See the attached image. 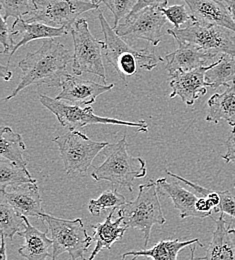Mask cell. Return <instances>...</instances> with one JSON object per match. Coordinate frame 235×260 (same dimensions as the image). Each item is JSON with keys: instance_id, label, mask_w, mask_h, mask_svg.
<instances>
[{"instance_id": "cell-1", "label": "cell", "mask_w": 235, "mask_h": 260, "mask_svg": "<svg viewBox=\"0 0 235 260\" xmlns=\"http://www.w3.org/2000/svg\"><path fill=\"white\" fill-rule=\"evenodd\" d=\"M72 58L62 43L56 42L54 39L44 40L38 50L28 53L18 63L22 70L21 80L13 92L4 100L8 101L15 98L21 90L33 84L61 87Z\"/></svg>"}, {"instance_id": "cell-2", "label": "cell", "mask_w": 235, "mask_h": 260, "mask_svg": "<svg viewBox=\"0 0 235 260\" xmlns=\"http://www.w3.org/2000/svg\"><path fill=\"white\" fill-rule=\"evenodd\" d=\"M98 19L104 36V56L123 81H125V77L136 74L138 69L152 70L157 66L159 60H163L152 51L135 48L125 42L109 25L101 12L98 14Z\"/></svg>"}, {"instance_id": "cell-3", "label": "cell", "mask_w": 235, "mask_h": 260, "mask_svg": "<svg viewBox=\"0 0 235 260\" xmlns=\"http://www.w3.org/2000/svg\"><path fill=\"white\" fill-rule=\"evenodd\" d=\"M126 137L116 143L109 144L104 148L105 161L95 168L91 177L96 181H109L112 184L133 190L136 179L146 176V162L140 157L131 156L128 153Z\"/></svg>"}, {"instance_id": "cell-4", "label": "cell", "mask_w": 235, "mask_h": 260, "mask_svg": "<svg viewBox=\"0 0 235 260\" xmlns=\"http://www.w3.org/2000/svg\"><path fill=\"white\" fill-rule=\"evenodd\" d=\"M158 193L156 181L141 184L135 200L126 202L118 210V216L122 218L125 228H135L143 233L145 247L153 225H163L166 222Z\"/></svg>"}, {"instance_id": "cell-5", "label": "cell", "mask_w": 235, "mask_h": 260, "mask_svg": "<svg viewBox=\"0 0 235 260\" xmlns=\"http://www.w3.org/2000/svg\"><path fill=\"white\" fill-rule=\"evenodd\" d=\"M40 219L50 231L53 241L52 260L68 252L74 260H85L84 254L91 245L92 237L87 234L81 218L62 219L43 213Z\"/></svg>"}, {"instance_id": "cell-6", "label": "cell", "mask_w": 235, "mask_h": 260, "mask_svg": "<svg viewBox=\"0 0 235 260\" xmlns=\"http://www.w3.org/2000/svg\"><path fill=\"white\" fill-rule=\"evenodd\" d=\"M175 41L196 46L215 54H229L235 56V32L222 26L204 24L192 17L183 28L168 29Z\"/></svg>"}, {"instance_id": "cell-7", "label": "cell", "mask_w": 235, "mask_h": 260, "mask_svg": "<svg viewBox=\"0 0 235 260\" xmlns=\"http://www.w3.org/2000/svg\"><path fill=\"white\" fill-rule=\"evenodd\" d=\"M74 52L72 55V72L79 76L83 73L94 74L106 80L103 63L104 41L95 38L89 30L84 18L77 19L71 28Z\"/></svg>"}, {"instance_id": "cell-8", "label": "cell", "mask_w": 235, "mask_h": 260, "mask_svg": "<svg viewBox=\"0 0 235 260\" xmlns=\"http://www.w3.org/2000/svg\"><path fill=\"white\" fill-rule=\"evenodd\" d=\"M39 101L45 108L56 116L62 126L68 127L69 130H77V128H82L89 124H112L135 127L137 132L148 131V125L144 120L131 122L116 118L103 117L94 114L93 109L90 106L68 104L65 101L57 100L56 98L46 95H40Z\"/></svg>"}, {"instance_id": "cell-9", "label": "cell", "mask_w": 235, "mask_h": 260, "mask_svg": "<svg viewBox=\"0 0 235 260\" xmlns=\"http://www.w3.org/2000/svg\"><path fill=\"white\" fill-rule=\"evenodd\" d=\"M53 141L58 146L68 175L86 172L94 158L109 145L108 142L94 141L78 130H69L65 134L56 136Z\"/></svg>"}, {"instance_id": "cell-10", "label": "cell", "mask_w": 235, "mask_h": 260, "mask_svg": "<svg viewBox=\"0 0 235 260\" xmlns=\"http://www.w3.org/2000/svg\"><path fill=\"white\" fill-rule=\"evenodd\" d=\"M99 4L79 0H36V9L27 22H41L52 27H64L69 32L78 16L98 9Z\"/></svg>"}, {"instance_id": "cell-11", "label": "cell", "mask_w": 235, "mask_h": 260, "mask_svg": "<svg viewBox=\"0 0 235 260\" xmlns=\"http://www.w3.org/2000/svg\"><path fill=\"white\" fill-rule=\"evenodd\" d=\"M167 22L159 8L148 7L128 16L115 29L121 38L143 39L156 46L162 39V28Z\"/></svg>"}, {"instance_id": "cell-12", "label": "cell", "mask_w": 235, "mask_h": 260, "mask_svg": "<svg viewBox=\"0 0 235 260\" xmlns=\"http://www.w3.org/2000/svg\"><path fill=\"white\" fill-rule=\"evenodd\" d=\"M211 65L199 67L194 70L184 72L176 71L170 75L169 84L171 87L170 98L179 96L181 100L189 106H192L198 98L207 93L209 87L205 75Z\"/></svg>"}, {"instance_id": "cell-13", "label": "cell", "mask_w": 235, "mask_h": 260, "mask_svg": "<svg viewBox=\"0 0 235 260\" xmlns=\"http://www.w3.org/2000/svg\"><path fill=\"white\" fill-rule=\"evenodd\" d=\"M114 84H99L91 80H85L76 75L68 74L61 84V92L56 96L57 100L71 102L75 105L89 106L93 104L101 94L108 92Z\"/></svg>"}, {"instance_id": "cell-14", "label": "cell", "mask_w": 235, "mask_h": 260, "mask_svg": "<svg viewBox=\"0 0 235 260\" xmlns=\"http://www.w3.org/2000/svg\"><path fill=\"white\" fill-rule=\"evenodd\" d=\"M175 51L166 54L163 61L166 62V69L170 75L176 71L188 72L199 67L209 66L218 54L205 51L196 46L180 43Z\"/></svg>"}, {"instance_id": "cell-15", "label": "cell", "mask_w": 235, "mask_h": 260, "mask_svg": "<svg viewBox=\"0 0 235 260\" xmlns=\"http://www.w3.org/2000/svg\"><path fill=\"white\" fill-rule=\"evenodd\" d=\"M191 11V17L204 24L225 27L235 32V21L222 0H183Z\"/></svg>"}, {"instance_id": "cell-16", "label": "cell", "mask_w": 235, "mask_h": 260, "mask_svg": "<svg viewBox=\"0 0 235 260\" xmlns=\"http://www.w3.org/2000/svg\"><path fill=\"white\" fill-rule=\"evenodd\" d=\"M9 190H1L0 194L22 216L36 217L44 213L42 200L36 183H25L17 186L7 187Z\"/></svg>"}, {"instance_id": "cell-17", "label": "cell", "mask_w": 235, "mask_h": 260, "mask_svg": "<svg viewBox=\"0 0 235 260\" xmlns=\"http://www.w3.org/2000/svg\"><path fill=\"white\" fill-rule=\"evenodd\" d=\"M196 260H235V228L220 213L208 244L206 254Z\"/></svg>"}, {"instance_id": "cell-18", "label": "cell", "mask_w": 235, "mask_h": 260, "mask_svg": "<svg viewBox=\"0 0 235 260\" xmlns=\"http://www.w3.org/2000/svg\"><path fill=\"white\" fill-rule=\"evenodd\" d=\"M156 185L160 194L171 198L174 207L180 213L181 219L189 217L205 218V216L196 209V203L199 197L181 186L178 180L168 181L166 178H159L156 180Z\"/></svg>"}, {"instance_id": "cell-19", "label": "cell", "mask_w": 235, "mask_h": 260, "mask_svg": "<svg viewBox=\"0 0 235 260\" xmlns=\"http://www.w3.org/2000/svg\"><path fill=\"white\" fill-rule=\"evenodd\" d=\"M26 228L17 235L24 238L18 253L27 260H52L53 241L47 237V231L42 232L32 226L25 217Z\"/></svg>"}, {"instance_id": "cell-20", "label": "cell", "mask_w": 235, "mask_h": 260, "mask_svg": "<svg viewBox=\"0 0 235 260\" xmlns=\"http://www.w3.org/2000/svg\"><path fill=\"white\" fill-rule=\"evenodd\" d=\"M11 29L14 35H21V39L15 45L12 53L8 56L9 61L18 48L26 45L30 41L37 39H52L54 37H61L63 35H68L69 33L64 27H52L41 22H27L22 17L15 19Z\"/></svg>"}, {"instance_id": "cell-21", "label": "cell", "mask_w": 235, "mask_h": 260, "mask_svg": "<svg viewBox=\"0 0 235 260\" xmlns=\"http://www.w3.org/2000/svg\"><path fill=\"white\" fill-rule=\"evenodd\" d=\"M116 209H112L106 219L102 223L92 225L91 228L94 231L95 247L92 250L88 260H93L102 249H110L111 246L122 239L127 228L122 224V218L118 216L114 221L112 220L113 214Z\"/></svg>"}, {"instance_id": "cell-22", "label": "cell", "mask_w": 235, "mask_h": 260, "mask_svg": "<svg viewBox=\"0 0 235 260\" xmlns=\"http://www.w3.org/2000/svg\"><path fill=\"white\" fill-rule=\"evenodd\" d=\"M209 107L206 121L218 124L225 120L230 125L235 123V84L222 93H215L207 101Z\"/></svg>"}, {"instance_id": "cell-23", "label": "cell", "mask_w": 235, "mask_h": 260, "mask_svg": "<svg viewBox=\"0 0 235 260\" xmlns=\"http://www.w3.org/2000/svg\"><path fill=\"white\" fill-rule=\"evenodd\" d=\"M199 244L203 247V244L200 243L198 238L186 240V241H180L178 238L176 239H169V240H161L158 243H156L152 248L150 249H143L138 251H128L125 252L121 259L124 260L127 256L132 255L133 257L138 256H146L150 257L152 260H177V256L179 252L185 248L186 246L193 245V244Z\"/></svg>"}, {"instance_id": "cell-24", "label": "cell", "mask_w": 235, "mask_h": 260, "mask_svg": "<svg viewBox=\"0 0 235 260\" xmlns=\"http://www.w3.org/2000/svg\"><path fill=\"white\" fill-rule=\"evenodd\" d=\"M205 79L209 87L215 89L220 86L229 87L235 84V56L222 54L211 64Z\"/></svg>"}, {"instance_id": "cell-25", "label": "cell", "mask_w": 235, "mask_h": 260, "mask_svg": "<svg viewBox=\"0 0 235 260\" xmlns=\"http://www.w3.org/2000/svg\"><path fill=\"white\" fill-rule=\"evenodd\" d=\"M0 136V155L1 159L9 160L20 166L26 167V161L23 158V152L26 145L22 136L6 126L1 129Z\"/></svg>"}, {"instance_id": "cell-26", "label": "cell", "mask_w": 235, "mask_h": 260, "mask_svg": "<svg viewBox=\"0 0 235 260\" xmlns=\"http://www.w3.org/2000/svg\"><path fill=\"white\" fill-rule=\"evenodd\" d=\"M26 228L25 216L18 213L0 194V229L1 235L12 239L15 234L24 231Z\"/></svg>"}, {"instance_id": "cell-27", "label": "cell", "mask_w": 235, "mask_h": 260, "mask_svg": "<svg viewBox=\"0 0 235 260\" xmlns=\"http://www.w3.org/2000/svg\"><path fill=\"white\" fill-rule=\"evenodd\" d=\"M25 183H36L26 167L20 166L9 160L0 161V187L1 190L7 187L17 186Z\"/></svg>"}, {"instance_id": "cell-28", "label": "cell", "mask_w": 235, "mask_h": 260, "mask_svg": "<svg viewBox=\"0 0 235 260\" xmlns=\"http://www.w3.org/2000/svg\"><path fill=\"white\" fill-rule=\"evenodd\" d=\"M126 199L116 188L102 192L98 198L91 199L88 203V210L93 216L100 215L107 209H116L126 203Z\"/></svg>"}, {"instance_id": "cell-29", "label": "cell", "mask_w": 235, "mask_h": 260, "mask_svg": "<svg viewBox=\"0 0 235 260\" xmlns=\"http://www.w3.org/2000/svg\"><path fill=\"white\" fill-rule=\"evenodd\" d=\"M0 3L5 20L9 17L16 19L31 14L36 9V0H0Z\"/></svg>"}, {"instance_id": "cell-30", "label": "cell", "mask_w": 235, "mask_h": 260, "mask_svg": "<svg viewBox=\"0 0 235 260\" xmlns=\"http://www.w3.org/2000/svg\"><path fill=\"white\" fill-rule=\"evenodd\" d=\"M138 0H100L99 4L103 3L113 14V28L116 29L119 23L124 20L133 10Z\"/></svg>"}, {"instance_id": "cell-31", "label": "cell", "mask_w": 235, "mask_h": 260, "mask_svg": "<svg viewBox=\"0 0 235 260\" xmlns=\"http://www.w3.org/2000/svg\"><path fill=\"white\" fill-rule=\"evenodd\" d=\"M185 5L186 4L172 5L160 9L166 16L168 21L174 25L175 29H180L182 24L187 23L191 19V15L186 12Z\"/></svg>"}, {"instance_id": "cell-32", "label": "cell", "mask_w": 235, "mask_h": 260, "mask_svg": "<svg viewBox=\"0 0 235 260\" xmlns=\"http://www.w3.org/2000/svg\"><path fill=\"white\" fill-rule=\"evenodd\" d=\"M14 33L11 28L8 27L6 20L3 17H0V42L3 45L2 54L10 55L15 47V43L13 40Z\"/></svg>"}, {"instance_id": "cell-33", "label": "cell", "mask_w": 235, "mask_h": 260, "mask_svg": "<svg viewBox=\"0 0 235 260\" xmlns=\"http://www.w3.org/2000/svg\"><path fill=\"white\" fill-rule=\"evenodd\" d=\"M220 196V203L215 212L227 214L235 218V196L230 191H218Z\"/></svg>"}, {"instance_id": "cell-34", "label": "cell", "mask_w": 235, "mask_h": 260, "mask_svg": "<svg viewBox=\"0 0 235 260\" xmlns=\"http://www.w3.org/2000/svg\"><path fill=\"white\" fill-rule=\"evenodd\" d=\"M167 3L168 0H138L132 12L128 16H132L136 13H138L139 11H141L145 8H148V7H154V8H159V9L165 8Z\"/></svg>"}, {"instance_id": "cell-35", "label": "cell", "mask_w": 235, "mask_h": 260, "mask_svg": "<svg viewBox=\"0 0 235 260\" xmlns=\"http://www.w3.org/2000/svg\"><path fill=\"white\" fill-rule=\"evenodd\" d=\"M232 130L225 142L226 145V153L222 156L223 160L226 163H234L235 164V123L231 125Z\"/></svg>"}, {"instance_id": "cell-36", "label": "cell", "mask_w": 235, "mask_h": 260, "mask_svg": "<svg viewBox=\"0 0 235 260\" xmlns=\"http://www.w3.org/2000/svg\"><path fill=\"white\" fill-rule=\"evenodd\" d=\"M0 75H1L2 79L5 80V81H10L12 79V76H13L12 72L8 69V67L3 66V65L0 66Z\"/></svg>"}, {"instance_id": "cell-37", "label": "cell", "mask_w": 235, "mask_h": 260, "mask_svg": "<svg viewBox=\"0 0 235 260\" xmlns=\"http://www.w3.org/2000/svg\"><path fill=\"white\" fill-rule=\"evenodd\" d=\"M0 260H7L6 254V244H5V237L1 235V247H0Z\"/></svg>"}, {"instance_id": "cell-38", "label": "cell", "mask_w": 235, "mask_h": 260, "mask_svg": "<svg viewBox=\"0 0 235 260\" xmlns=\"http://www.w3.org/2000/svg\"><path fill=\"white\" fill-rule=\"evenodd\" d=\"M222 1L227 6V8H228V10H229V12H230V14H231V16H232V18L235 21V0H222Z\"/></svg>"}, {"instance_id": "cell-39", "label": "cell", "mask_w": 235, "mask_h": 260, "mask_svg": "<svg viewBox=\"0 0 235 260\" xmlns=\"http://www.w3.org/2000/svg\"><path fill=\"white\" fill-rule=\"evenodd\" d=\"M196 244H197V243H196ZM196 244H193L192 247H191V252H190L189 260H196L195 256H194V253H195V250H196Z\"/></svg>"}, {"instance_id": "cell-40", "label": "cell", "mask_w": 235, "mask_h": 260, "mask_svg": "<svg viewBox=\"0 0 235 260\" xmlns=\"http://www.w3.org/2000/svg\"><path fill=\"white\" fill-rule=\"evenodd\" d=\"M99 1H100V0H91V2L94 3V4H99ZM99 5H100V4H99Z\"/></svg>"}, {"instance_id": "cell-41", "label": "cell", "mask_w": 235, "mask_h": 260, "mask_svg": "<svg viewBox=\"0 0 235 260\" xmlns=\"http://www.w3.org/2000/svg\"><path fill=\"white\" fill-rule=\"evenodd\" d=\"M79 1H84V2H91V0H79Z\"/></svg>"}, {"instance_id": "cell-42", "label": "cell", "mask_w": 235, "mask_h": 260, "mask_svg": "<svg viewBox=\"0 0 235 260\" xmlns=\"http://www.w3.org/2000/svg\"><path fill=\"white\" fill-rule=\"evenodd\" d=\"M130 260H136V257H133V258H132V259H130Z\"/></svg>"}, {"instance_id": "cell-43", "label": "cell", "mask_w": 235, "mask_h": 260, "mask_svg": "<svg viewBox=\"0 0 235 260\" xmlns=\"http://www.w3.org/2000/svg\"><path fill=\"white\" fill-rule=\"evenodd\" d=\"M68 260H74V259H72V258H71V257H70V258H69V259Z\"/></svg>"}]
</instances>
